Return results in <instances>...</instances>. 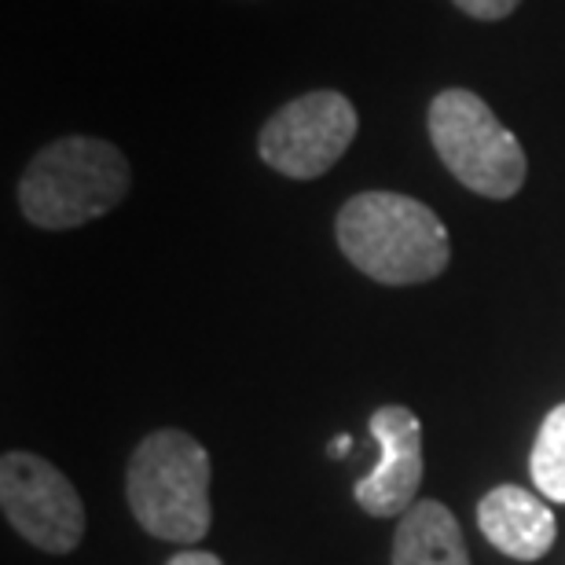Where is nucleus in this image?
Wrapping results in <instances>:
<instances>
[{
  "mask_svg": "<svg viewBox=\"0 0 565 565\" xmlns=\"http://www.w3.org/2000/svg\"><path fill=\"white\" fill-rule=\"evenodd\" d=\"M338 250L382 287H415L437 279L451 262L445 221L426 202L397 191H360L338 210Z\"/></svg>",
  "mask_w": 565,
  "mask_h": 565,
  "instance_id": "nucleus-1",
  "label": "nucleus"
},
{
  "mask_svg": "<svg viewBox=\"0 0 565 565\" xmlns=\"http://www.w3.org/2000/svg\"><path fill=\"white\" fill-rule=\"evenodd\" d=\"M129 188L132 169L121 147L99 137H60L22 169L19 210L33 228L71 232L107 217Z\"/></svg>",
  "mask_w": 565,
  "mask_h": 565,
  "instance_id": "nucleus-2",
  "label": "nucleus"
},
{
  "mask_svg": "<svg viewBox=\"0 0 565 565\" xmlns=\"http://www.w3.org/2000/svg\"><path fill=\"white\" fill-rule=\"evenodd\" d=\"M210 451L184 429H154L132 448L126 500L147 536L199 544L210 533Z\"/></svg>",
  "mask_w": 565,
  "mask_h": 565,
  "instance_id": "nucleus-3",
  "label": "nucleus"
},
{
  "mask_svg": "<svg viewBox=\"0 0 565 565\" xmlns=\"http://www.w3.org/2000/svg\"><path fill=\"white\" fill-rule=\"evenodd\" d=\"M426 129L445 169L473 195L507 202L525 188V147L478 93L470 88L437 93L426 110Z\"/></svg>",
  "mask_w": 565,
  "mask_h": 565,
  "instance_id": "nucleus-4",
  "label": "nucleus"
},
{
  "mask_svg": "<svg viewBox=\"0 0 565 565\" xmlns=\"http://www.w3.org/2000/svg\"><path fill=\"white\" fill-rule=\"evenodd\" d=\"M360 129L353 99L334 88L294 96L257 132V154L290 180H320L342 162Z\"/></svg>",
  "mask_w": 565,
  "mask_h": 565,
  "instance_id": "nucleus-5",
  "label": "nucleus"
},
{
  "mask_svg": "<svg viewBox=\"0 0 565 565\" xmlns=\"http://www.w3.org/2000/svg\"><path fill=\"white\" fill-rule=\"evenodd\" d=\"M0 511L44 555H71L85 536L82 495L60 467L33 451H4L0 459Z\"/></svg>",
  "mask_w": 565,
  "mask_h": 565,
  "instance_id": "nucleus-6",
  "label": "nucleus"
},
{
  "mask_svg": "<svg viewBox=\"0 0 565 565\" xmlns=\"http://www.w3.org/2000/svg\"><path fill=\"white\" fill-rule=\"evenodd\" d=\"M379 467L356 481V503L371 518H404L423 484V423L404 404H386L371 415Z\"/></svg>",
  "mask_w": 565,
  "mask_h": 565,
  "instance_id": "nucleus-7",
  "label": "nucleus"
},
{
  "mask_svg": "<svg viewBox=\"0 0 565 565\" xmlns=\"http://www.w3.org/2000/svg\"><path fill=\"white\" fill-rule=\"evenodd\" d=\"M484 540L514 562H540L555 547V511L522 484H495L478 503Z\"/></svg>",
  "mask_w": 565,
  "mask_h": 565,
  "instance_id": "nucleus-8",
  "label": "nucleus"
},
{
  "mask_svg": "<svg viewBox=\"0 0 565 565\" xmlns=\"http://www.w3.org/2000/svg\"><path fill=\"white\" fill-rule=\"evenodd\" d=\"M393 565H470L467 540L440 500H419L397 522Z\"/></svg>",
  "mask_w": 565,
  "mask_h": 565,
  "instance_id": "nucleus-9",
  "label": "nucleus"
},
{
  "mask_svg": "<svg viewBox=\"0 0 565 565\" xmlns=\"http://www.w3.org/2000/svg\"><path fill=\"white\" fill-rule=\"evenodd\" d=\"M533 484L544 492V500L565 503V404H558L536 429V445L529 456Z\"/></svg>",
  "mask_w": 565,
  "mask_h": 565,
  "instance_id": "nucleus-10",
  "label": "nucleus"
},
{
  "mask_svg": "<svg viewBox=\"0 0 565 565\" xmlns=\"http://www.w3.org/2000/svg\"><path fill=\"white\" fill-rule=\"evenodd\" d=\"M459 11H467L470 19H481V22H500L507 15H514L522 0H451Z\"/></svg>",
  "mask_w": 565,
  "mask_h": 565,
  "instance_id": "nucleus-11",
  "label": "nucleus"
},
{
  "mask_svg": "<svg viewBox=\"0 0 565 565\" xmlns=\"http://www.w3.org/2000/svg\"><path fill=\"white\" fill-rule=\"evenodd\" d=\"M166 565H224V562L217 555H210V551H180Z\"/></svg>",
  "mask_w": 565,
  "mask_h": 565,
  "instance_id": "nucleus-12",
  "label": "nucleus"
},
{
  "mask_svg": "<svg viewBox=\"0 0 565 565\" xmlns=\"http://www.w3.org/2000/svg\"><path fill=\"white\" fill-rule=\"evenodd\" d=\"M349 448H353V437H349V434H342V437H334V440H331V456H334V459L349 456Z\"/></svg>",
  "mask_w": 565,
  "mask_h": 565,
  "instance_id": "nucleus-13",
  "label": "nucleus"
}]
</instances>
